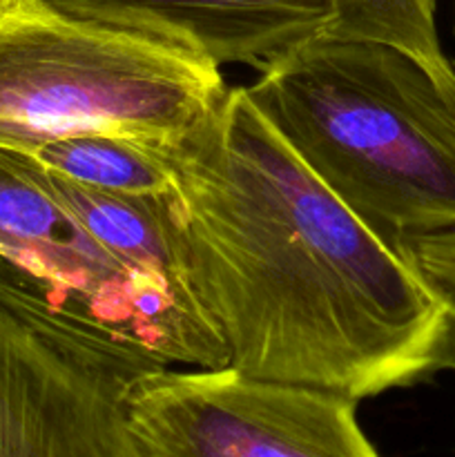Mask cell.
<instances>
[{"label":"cell","mask_w":455,"mask_h":457,"mask_svg":"<svg viewBox=\"0 0 455 457\" xmlns=\"http://www.w3.org/2000/svg\"><path fill=\"white\" fill-rule=\"evenodd\" d=\"M190 295L245 375L361 402L455 370V297L333 195L226 87L163 145Z\"/></svg>","instance_id":"cell-1"},{"label":"cell","mask_w":455,"mask_h":457,"mask_svg":"<svg viewBox=\"0 0 455 457\" xmlns=\"http://www.w3.org/2000/svg\"><path fill=\"white\" fill-rule=\"evenodd\" d=\"M245 92L375 230L406 239L455 228V103L404 52L321 36Z\"/></svg>","instance_id":"cell-2"},{"label":"cell","mask_w":455,"mask_h":457,"mask_svg":"<svg viewBox=\"0 0 455 457\" xmlns=\"http://www.w3.org/2000/svg\"><path fill=\"white\" fill-rule=\"evenodd\" d=\"M205 58L54 7L0 0V147L107 129L165 145L226 92Z\"/></svg>","instance_id":"cell-3"},{"label":"cell","mask_w":455,"mask_h":457,"mask_svg":"<svg viewBox=\"0 0 455 457\" xmlns=\"http://www.w3.org/2000/svg\"><path fill=\"white\" fill-rule=\"evenodd\" d=\"M163 366L0 266V457H136L128 397Z\"/></svg>","instance_id":"cell-4"},{"label":"cell","mask_w":455,"mask_h":457,"mask_svg":"<svg viewBox=\"0 0 455 457\" xmlns=\"http://www.w3.org/2000/svg\"><path fill=\"white\" fill-rule=\"evenodd\" d=\"M357 404L328 388L232 366H163L134 384L128 428L136 457H382Z\"/></svg>","instance_id":"cell-5"},{"label":"cell","mask_w":455,"mask_h":457,"mask_svg":"<svg viewBox=\"0 0 455 457\" xmlns=\"http://www.w3.org/2000/svg\"><path fill=\"white\" fill-rule=\"evenodd\" d=\"M0 266L49 299L138 339L168 364L228 366L212 330L192 324L92 239L52 190L45 170L0 147Z\"/></svg>","instance_id":"cell-6"},{"label":"cell","mask_w":455,"mask_h":457,"mask_svg":"<svg viewBox=\"0 0 455 457\" xmlns=\"http://www.w3.org/2000/svg\"><path fill=\"white\" fill-rule=\"evenodd\" d=\"M116 29L177 45L223 65L263 71L328 34L330 0H47Z\"/></svg>","instance_id":"cell-7"},{"label":"cell","mask_w":455,"mask_h":457,"mask_svg":"<svg viewBox=\"0 0 455 457\" xmlns=\"http://www.w3.org/2000/svg\"><path fill=\"white\" fill-rule=\"evenodd\" d=\"M45 174L58 199L105 253L178 315L214 333L212 324L187 290L178 263L168 212L170 192L161 196L110 195L76 186L47 170Z\"/></svg>","instance_id":"cell-8"},{"label":"cell","mask_w":455,"mask_h":457,"mask_svg":"<svg viewBox=\"0 0 455 457\" xmlns=\"http://www.w3.org/2000/svg\"><path fill=\"white\" fill-rule=\"evenodd\" d=\"M22 154L31 156L47 172L89 190L161 196L174 187L172 165L163 145H150L120 132H74Z\"/></svg>","instance_id":"cell-9"},{"label":"cell","mask_w":455,"mask_h":457,"mask_svg":"<svg viewBox=\"0 0 455 457\" xmlns=\"http://www.w3.org/2000/svg\"><path fill=\"white\" fill-rule=\"evenodd\" d=\"M326 38L395 47L424 67L455 103V62L444 54L435 25V0H330Z\"/></svg>","instance_id":"cell-10"},{"label":"cell","mask_w":455,"mask_h":457,"mask_svg":"<svg viewBox=\"0 0 455 457\" xmlns=\"http://www.w3.org/2000/svg\"><path fill=\"white\" fill-rule=\"evenodd\" d=\"M415 262L437 286L455 297V228L406 237Z\"/></svg>","instance_id":"cell-11"}]
</instances>
